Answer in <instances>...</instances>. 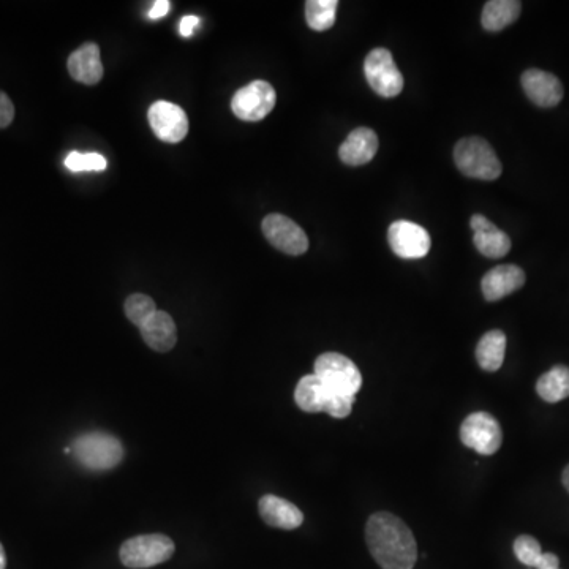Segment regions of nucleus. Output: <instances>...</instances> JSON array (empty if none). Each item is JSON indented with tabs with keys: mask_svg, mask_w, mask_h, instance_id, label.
Instances as JSON below:
<instances>
[{
	"mask_svg": "<svg viewBox=\"0 0 569 569\" xmlns=\"http://www.w3.org/2000/svg\"><path fill=\"white\" fill-rule=\"evenodd\" d=\"M200 24V18L196 16H185L182 18L181 24H179V32H181L182 37H192L195 27Z\"/></svg>",
	"mask_w": 569,
	"mask_h": 569,
	"instance_id": "28",
	"label": "nucleus"
},
{
	"mask_svg": "<svg viewBox=\"0 0 569 569\" xmlns=\"http://www.w3.org/2000/svg\"><path fill=\"white\" fill-rule=\"evenodd\" d=\"M258 509H260L261 519L274 528L294 530V528L301 527L304 522V514L298 506L276 495H264Z\"/></svg>",
	"mask_w": 569,
	"mask_h": 569,
	"instance_id": "18",
	"label": "nucleus"
},
{
	"mask_svg": "<svg viewBox=\"0 0 569 569\" xmlns=\"http://www.w3.org/2000/svg\"><path fill=\"white\" fill-rule=\"evenodd\" d=\"M276 102V91L271 84L261 80L252 81L234 94L231 110L241 121L258 122L274 110Z\"/></svg>",
	"mask_w": 569,
	"mask_h": 569,
	"instance_id": "9",
	"label": "nucleus"
},
{
	"mask_svg": "<svg viewBox=\"0 0 569 569\" xmlns=\"http://www.w3.org/2000/svg\"><path fill=\"white\" fill-rule=\"evenodd\" d=\"M141 336L147 347L159 353L173 350L178 342V329L170 313L157 310L140 328Z\"/></svg>",
	"mask_w": 569,
	"mask_h": 569,
	"instance_id": "19",
	"label": "nucleus"
},
{
	"mask_svg": "<svg viewBox=\"0 0 569 569\" xmlns=\"http://www.w3.org/2000/svg\"><path fill=\"white\" fill-rule=\"evenodd\" d=\"M562 481L563 486H565V489L569 492V465L563 470Z\"/></svg>",
	"mask_w": 569,
	"mask_h": 569,
	"instance_id": "32",
	"label": "nucleus"
},
{
	"mask_svg": "<svg viewBox=\"0 0 569 569\" xmlns=\"http://www.w3.org/2000/svg\"><path fill=\"white\" fill-rule=\"evenodd\" d=\"M370 554L383 569H413L418 560L416 539L408 525L391 513H375L366 525Z\"/></svg>",
	"mask_w": 569,
	"mask_h": 569,
	"instance_id": "1",
	"label": "nucleus"
},
{
	"mask_svg": "<svg viewBox=\"0 0 569 569\" xmlns=\"http://www.w3.org/2000/svg\"><path fill=\"white\" fill-rule=\"evenodd\" d=\"M392 252L404 260H419L429 253L432 239L426 228L410 220H397L388 230Z\"/></svg>",
	"mask_w": 569,
	"mask_h": 569,
	"instance_id": "11",
	"label": "nucleus"
},
{
	"mask_svg": "<svg viewBox=\"0 0 569 569\" xmlns=\"http://www.w3.org/2000/svg\"><path fill=\"white\" fill-rule=\"evenodd\" d=\"M355 399L356 397L343 396L339 392L332 391L315 374L302 377L294 391V400L302 411L306 413L325 411L336 419L350 416Z\"/></svg>",
	"mask_w": 569,
	"mask_h": 569,
	"instance_id": "2",
	"label": "nucleus"
},
{
	"mask_svg": "<svg viewBox=\"0 0 569 569\" xmlns=\"http://www.w3.org/2000/svg\"><path fill=\"white\" fill-rule=\"evenodd\" d=\"M337 0H309L306 2V19L312 31H329L336 23Z\"/></svg>",
	"mask_w": 569,
	"mask_h": 569,
	"instance_id": "23",
	"label": "nucleus"
},
{
	"mask_svg": "<svg viewBox=\"0 0 569 569\" xmlns=\"http://www.w3.org/2000/svg\"><path fill=\"white\" fill-rule=\"evenodd\" d=\"M505 355L506 336L500 329L486 332L476 347V361L486 372H497L503 366Z\"/></svg>",
	"mask_w": 569,
	"mask_h": 569,
	"instance_id": "20",
	"label": "nucleus"
},
{
	"mask_svg": "<svg viewBox=\"0 0 569 569\" xmlns=\"http://www.w3.org/2000/svg\"><path fill=\"white\" fill-rule=\"evenodd\" d=\"M149 125L155 135L165 143L178 144L189 133V117L181 106L159 100L149 108Z\"/></svg>",
	"mask_w": 569,
	"mask_h": 569,
	"instance_id": "12",
	"label": "nucleus"
},
{
	"mask_svg": "<svg viewBox=\"0 0 569 569\" xmlns=\"http://www.w3.org/2000/svg\"><path fill=\"white\" fill-rule=\"evenodd\" d=\"M364 75L370 87L381 97H397L404 89V76L389 49L375 48L367 54Z\"/></svg>",
	"mask_w": 569,
	"mask_h": 569,
	"instance_id": "7",
	"label": "nucleus"
},
{
	"mask_svg": "<svg viewBox=\"0 0 569 569\" xmlns=\"http://www.w3.org/2000/svg\"><path fill=\"white\" fill-rule=\"evenodd\" d=\"M514 554H516L519 562L524 563L525 566H530V568H535L539 557L543 555V551H541V544L538 543V539L533 538V536L522 535L514 541Z\"/></svg>",
	"mask_w": 569,
	"mask_h": 569,
	"instance_id": "26",
	"label": "nucleus"
},
{
	"mask_svg": "<svg viewBox=\"0 0 569 569\" xmlns=\"http://www.w3.org/2000/svg\"><path fill=\"white\" fill-rule=\"evenodd\" d=\"M378 151V136L372 129L353 130L343 141L339 149V157L345 165L361 166L372 162Z\"/></svg>",
	"mask_w": 569,
	"mask_h": 569,
	"instance_id": "17",
	"label": "nucleus"
},
{
	"mask_svg": "<svg viewBox=\"0 0 569 569\" xmlns=\"http://www.w3.org/2000/svg\"><path fill=\"white\" fill-rule=\"evenodd\" d=\"M168 12H170V2L168 0H157L149 12V18L160 19Z\"/></svg>",
	"mask_w": 569,
	"mask_h": 569,
	"instance_id": "30",
	"label": "nucleus"
},
{
	"mask_svg": "<svg viewBox=\"0 0 569 569\" xmlns=\"http://www.w3.org/2000/svg\"><path fill=\"white\" fill-rule=\"evenodd\" d=\"M557 569H560V568H557Z\"/></svg>",
	"mask_w": 569,
	"mask_h": 569,
	"instance_id": "33",
	"label": "nucleus"
},
{
	"mask_svg": "<svg viewBox=\"0 0 569 569\" xmlns=\"http://www.w3.org/2000/svg\"><path fill=\"white\" fill-rule=\"evenodd\" d=\"M68 73L78 83L94 86L103 78L102 57L95 43H86L68 57Z\"/></svg>",
	"mask_w": 569,
	"mask_h": 569,
	"instance_id": "16",
	"label": "nucleus"
},
{
	"mask_svg": "<svg viewBox=\"0 0 569 569\" xmlns=\"http://www.w3.org/2000/svg\"><path fill=\"white\" fill-rule=\"evenodd\" d=\"M124 309L127 318L138 328H141L157 312L154 299L140 293L129 296L125 301Z\"/></svg>",
	"mask_w": 569,
	"mask_h": 569,
	"instance_id": "24",
	"label": "nucleus"
},
{
	"mask_svg": "<svg viewBox=\"0 0 569 569\" xmlns=\"http://www.w3.org/2000/svg\"><path fill=\"white\" fill-rule=\"evenodd\" d=\"M536 392L549 404H557L569 397V367L555 366L541 375L536 383Z\"/></svg>",
	"mask_w": 569,
	"mask_h": 569,
	"instance_id": "22",
	"label": "nucleus"
},
{
	"mask_svg": "<svg viewBox=\"0 0 569 569\" xmlns=\"http://www.w3.org/2000/svg\"><path fill=\"white\" fill-rule=\"evenodd\" d=\"M13 117H15V106L8 95L0 91V129H5L12 124Z\"/></svg>",
	"mask_w": 569,
	"mask_h": 569,
	"instance_id": "27",
	"label": "nucleus"
},
{
	"mask_svg": "<svg viewBox=\"0 0 569 569\" xmlns=\"http://www.w3.org/2000/svg\"><path fill=\"white\" fill-rule=\"evenodd\" d=\"M7 568V557H5L4 546L0 544V569Z\"/></svg>",
	"mask_w": 569,
	"mask_h": 569,
	"instance_id": "31",
	"label": "nucleus"
},
{
	"mask_svg": "<svg viewBox=\"0 0 569 569\" xmlns=\"http://www.w3.org/2000/svg\"><path fill=\"white\" fill-rule=\"evenodd\" d=\"M460 440L481 456H492L502 446V427L490 413L476 411L460 426Z\"/></svg>",
	"mask_w": 569,
	"mask_h": 569,
	"instance_id": "8",
	"label": "nucleus"
},
{
	"mask_svg": "<svg viewBox=\"0 0 569 569\" xmlns=\"http://www.w3.org/2000/svg\"><path fill=\"white\" fill-rule=\"evenodd\" d=\"M315 375L332 391L343 396L356 397L362 386V375L358 366L340 353H323L315 361Z\"/></svg>",
	"mask_w": 569,
	"mask_h": 569,
	"instance_id": "5",
	"label": "nucleus"
},
{
	"mask_svg": "<svg viewBox=\"0 0 569 569\" xmlns=\"http://www.w3.org/2000/svg\"><path fill=\"white\" fill-rule=\"evenodd\" d=\"M73 454L89 470H111L124 459V446L113 435L91 432L76 438Z\"/></svg>",
	"mask_w": 569,
	"mask_h": 569,
	"instance_id": "4",
	"label": "nucleus"
},
{
	"mask_svg": "<svg viewBox=\"0 0 569 569\" xmlns=\"http://www.w3.org/2000/svg\"><path fill=\"white\" fill-rule=\"evenodd\" d=\"M525 285L524 269L516 264H500L497 268L490 269L481 282L486 301L495 302L506 298L514 291L521 290Z\"/></svg>",
	"mask_w": 569,
	"mask_h": 569,
	"instance_id": "15",
	"label": "nucleus"
},
{
	"mask_svg": "<svg viewBox=\"0 0 569 569\" xmlns=\"http://www.w3.org/2000/svg\"><path fill=\"white\" fill-rule=\"evenodd\" d=\"M472 227L473 242H475L476 250L486 258L498 260L508 255L511 250V239L505 231L500 230L497 225L490 222L487 217L481 214H475L470 220Z\"/></svg>",
	"mask_w": 569,
	"mask_h": 569,
	"instance_id": "14",
	"label": "nucleus"
},
{
	"mask_svg": "<svg viewBox=\"0 0 569 569\" xmlns=\"http://www.w3.org/2000/svg\"><path fill=\"white\" fill-rule=\"evenodd\" d=\"M454 162L460 173L481 181H495L502 176V163L494 149L483 138L470 136L454 147Z\"/></svg>",
	"mask_w": 569,
	"mask_h": 569,
	"instance_id": "3",
	"label": "nucleus"
},
{
	"mask_svg": "<svg viewBox=\"0 0 569 569\" xmlns=\"http://www.w3.org/2000/svg\"><path fill=\"white\" fill-rule=\"evenodd\" d=\"M521 81L525 94L539 108H554L563 100L562 81L552 73L530 68L522 75Z\"/></svg>",
	"mask_w": 569,
	"mask_h": 569,
	"instance_id": "13",
	"label": "nucleus"
},
{
	"mask_svg": "<svg viewBox=\"0 0 569 569\" xmlns=\"http://www.w3.org/2000/svg\"><path fill=\"white\" fill-rule=\"evenodd\" d=\"M174 543L165 535H143L125 541L121 547V562L127 568L144 569L170 560Z\"/></svg>",
	"mask_w": 569,
	"mask_h": 569,
	"instance_id": "6",
	"label": "nucleus"
},
{
	"mask_svg": "<svg viewBox=\"0 0 569 569\" xmlns=\"http://www.w3.org/2000/svg\"><path fill=\"white\" fill-rule=\"evenodd\" d=\"M264 238L277 250L298 257L309 250V239L298 223L282 214H269L263 220Z\"/></svg>",
	"mask_w": 569,
	"mask_h": 569,
	"instance_id": "10",
	"label": "nucleus"
},
{
	"mask_svg": "<svg viewBox=\"0 0 569 569\" xmlns=\"http://www.w3.org/2000/svg\"><path fill=\"white\" fill-rule=\"evenodd\" d=\"M65 166L73 173H83V171H105L108 163L103 155L95 154V152L81 154L75 151L67 155Z\"/></svg>",
	"mask_w": 569,
	"mask_h": 569,
	"instance_id": "25",
	"label": "nucleus"
},
{
	"mask_svg": "<svg viewBox=\"0 0 569 569\" xmlns=\"http://www.w3.org/2000/svg\"><path fill=\"white\" fill-rule=\"evenodd\" d=\"M522 12L521 2L517 0H490L484 5L481 23L489 32H500L516 23Z\"/></svg>",
	"mask_w": 569,
	"mask_h": 569,
	"instance_id": "21",
	"label": "nucleus"
},
{
	"mask_svg": "<svg viewBox=\"0 0 569 569\" xmlns=\"http://www.w3.org/2000/svg\"><path fill=\"white\" fill-rule=\"evenodd\" d=\"M558 565H560V560H558L557 555L555 554H547L541 555L539 557L538 562H536L535 568L536 569H557Z\"/></svg>",
	"mask_w": 569,
	"mask_h": 569,
	"instance_id": "29",
	"label": "nucleus"
}]
</instances>
